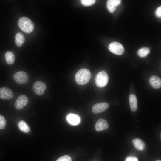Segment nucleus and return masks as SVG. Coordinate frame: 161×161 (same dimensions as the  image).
<instances>
[{
  "label": "nucleus",
  "instance_id": "1",
  "mask_svg": "<svg viewBox=\"0 0 161 161\" xmlns=\"http://www.w3.org/2000/svg\"><path fill=\"white\" fill-rule=\"evenodd\" d=\"M91 77L90 71L86 69L83 68L78 71L75 75V78L77 83L80 85L87 83Z\"/></svg>",
  "mask_w": 161,
  "mask_h": 161
},
{
  "label": "nucleus",
  "instance_id": "2",
  "mask_svg": "<svg viewBox=\"0 0 161 161\" xmlns=\"http://www.w3.org/2000/svg\"><path fill=\"white\" fill-rule=\"evenodd\" d=\"M19 28L23 31L26 33L32 32L34 28V25L32 21L26 17L20 18L18 21Z\"/></svg>",
  "mask_w": 161,
  "mask_h": 161
},
{
  "label": "nucleus",
  "instance_id": "3",
  "mask_svg": "<svg viewBox=\"0 0 161 161\" xmlns=\"http://www.w3.org/2000/svg\"><path fill=\"white\" fill-rule=\"evenodd\" d=\"M108 76L106 72L103 70L98 72L95 79L96 85L100 87L105 86L108 83Z\"/></svg>",
  "mask_w": 161,
  "mask_h": 161
},
{
  "label": "nucleus",
  "instance_id": "4",
  "mask_svg": "<svg viewBox=\"0 0 161 161\" xmlns=\"http://www.w3.org/2000/svg\"><path fill=\"white\" fill-rule=\"evenodd\" d=\"M109 49L112 52L118 55L122 54L124 51V48L122 45L117 42H113L110 43L109 46Z\"/></svg>",
  "mask_w": 161,
  "mask_h": 161
},
{
  "label": "nucleus",
  "instance_id": "5",
  "mask_svg": "<svg viewBox=\"0 0 161 161\" xmlns=\"http://www.w3.org/2000/svg\"><path fill=\"white\" fill-rule=\"evenodd\" d=\"M13 77L15 81L19 84L26 83L29 79L28 74L23 71H20L15 73Z\"/></svg>",
  "mask_w": 161,
  "mask_h": 161
},
{
  "label": "nucleus",
  "instance_id": "6",
  "mask_svg": "<svg viewBox=\"0 0 161 161\" xmlns=\"http://www.w3.org/2000/svg\"><path fill=\"white\" fill-rule=\"evenodd\" d=\"M46 88V84L41 81H38L35 82L32 86V89L34 92L39 96L42 95L44 93Z\"/></svg>",
  "mask_w": 161,
  "mask_h": 161
},
{
  "label": "nucleus",
  "instance_id": "7",
  "mask_svg": "<svg viewBox=\"0 0 161 161\" xmlns=\"http://www.w3.org/2000/svg\"><path fill=\"white\" fill-rule=\"evenodd\" d=\"M28 99L25 95H22L19 96L15 102V107L18 109H21L27 104Z\"/></svg>",
  "mask_w": 161,
  "mask_h": 161
},
{
  "label": "nucleus",
  "instance_id": "8",
  "mask_svg": "<svg viewBox=\"0 0 161 161\" xmlns=\"http://www.w3.org/2000/svg\"><path fill=\"white\" fill-rule=\"evenodd\" d=\"M109 106V104L106 102L98 103L92 106V111L94 114H98L105 111Z\"/></svg>",
  "mask_w": 161,
  "mask_h": 161
},
{
  "label": "nucleus",
  "instance_id": "9",
  "mask_svg": "<svg viewBox=\"0 0 161 161\" xmlns=\"http://www.w3.org/2000/svg\"><path fill=\"white\" fill-rule=\"evenodd\" d=\"M13 94L10 89L5 87L0 88V98L3 99H11L13 98Z\"/></svg>",
  "mask_w": 161,
  "mask_h": 161
},
{
  "label": "nucleus",
  "instance_id": "10",
  "mask_svg": "<svg viewBox=\"0 0 161 161\" xmlns=\"http://www.w3.org/2000/svg\"><path fill=\"white\" fill-rule=\"evenodd\" d=\"M109 127V124L107 120L103 119H99L95 125V130L100 131L107 129Z\"/></svg>",
  "mask_w": 161,
  "mask_h": 161
},
{
  "label": "nucleus",
  "instance_id": "11",
  "mask_svg": "<svg viewBox=\"0 0 161 161\" xmlns=\"http://www.w3.org/2000/svg\"><path fill=\"white\" fill-rule=\"evenodd\" d=\"M66 120L71 125H76L78 124L81 121L80 117L76 114H69L66 116Z\"/></svg>",
  "mask_w": 161,
  "mask_h": 161
},
{
  "label": "nucleus",
  "instance_id": "12",
  "mask_svg": "<svg viewBox=\"0 0 161 161\" xmlns=\"http://www.w3.org/2000/svg\"><path fill=\"white\" fill-rule=\"evenodd\" d=\"M121 0H109L107 1V7L110 13L114 12L117 6L120 4Z\"/></svg>",
  "mask_w": 161,
  "mask_h": 161
},
{
  "label": "nucleus",
  "instance_id": "13",
  "mask_svg": "<svg viewBox=\"0 0 161 161\" xmlns=\"http://www.w3.org/2000/svg\"><path fill=\"white\" fill-rule=\"evenodd\" d=\"M149 82L151 85L155 89L159 88L161 86V79L157 76H151L149 79Z\"/></svg>",
  "mask_w": 161,
  "mask_h": 161
},
{
  "label": "nucleus",
  "instance_id": "14",
  "mask_svg": "<svg viewBox=\"0 0 161 161\" xmlns=\"http://www.w3.org/2000/svg\"><path fill=\"white\" fill-rule=\"evenodd\" d=\"M130 105L131 110L135 111L137 108V100L136 95L133 94H131L129 97Z\"/></svg>",
  "mask_w": 161,
  "mask_h": 161
},
{
  "label": "nucleus",
  "instance_id": "15",
  "mask_svg": "<svg viewBox=\"0 0 161 161\" xmlns=\"http://www.w3.org/2000/svg\"><path fill=\"white\" fill-rule=\"evenodd\" d=\"M132 142L134 146L138 150H142L145 148V143L139 138L134 139Z\"/></svg>",
  "mask_w": 161,
  "mask_h": 161
},
{
  "label": "nucleus",
  "instance_id": "16",
  "mask_svg": "<svg viewBox=\"0 0 161 161\" xmlns=\"http://www.w3.org/2000/svg\"><path fill=\"white\" fill-rule=\"evenodd\" d=\"M5 57L7 64L11 65L14 63L15 60V56L13 52L9 51H7L5 53Z\"/></svg>",
  "mask_w": 161,
  "mask_h": 161
},
{
  "label": "nucleus",
  "instance_id": "17",
  "mask_svg": "<svg viewBox=\"0 0 161 161\" xmlns=\"http://www.w3.org/2000/svg\"><path fill=\"white\" fill-rule=\"evenodd\" d=\"M25 39L24 36L21 33L19 32L16 34L15 42L17 46H21L24 42Z\"/></svg>",
  "mask_w": 161,
  "mask_h": 161
},
{
  "label": "nucleus",
  "instance_id": "18",
  "mask_svg": "<svg viewBox=\"0 0 161 161\" xmlns=\"http://www.w3.org/2000/svg\"><path fill=\"white\" fill-rule=\"evenodd\" d=\"M18 126L20 130L24 132L28 133L30 131L29 126L24 121L21 120L19 121Z\"/></svg>",
  "mask_w": 161,
  "mask_h": 161
},
{
  "label": "nucleus",
  "instance_id": "19",
  "mask_svg": "<svg viewBox=\"0 0 161 161\" xmlns=\"http://www.w3.org/2000/svg\"><path fill=\"white\" fill-rule=\"evenodd\" d=\"M150 52V49L148 47H144L139 49L137 52L138 55L141 57L146 56Z\"/></svg>",
  "mask_w": 161,
  "mask_h": 161
},
{
  "label": "nucleus",
  "instance_id": "20",
  "mask_svg": "<svg viewBox=\"0 0 161 161\" xmlns=\"http://www.w3.org/2000/svg\"><path fill=\"white\" fill-rule=\"evenodd\" d=\"M81 2L82 4L85 6H89L93 4L95 2V0H82Z\"/></svg>",
  "mask_w": 161,
  "mask_h": 161
},
{
  "label": "nucleus",
  "instance_id": "21",
  "mask_svg": "<svg viewBox=\"0 0 161 161\" xmlns=\"http://www.w3.org/2000/svg\"><path fill=\"white\" fill-rule=\"evenodd\" d=\"M6 123L5 118L2 115H0V129H4L6 126Z\"/></svg>",
  "mask_w": 161,
  "mask_h": 161
},
{
  "label": "nucleus",
  "instance_id": "22",
  "mask_svg": "<svg viewBox=\"0 0 161 161\" xmlns=\"http://www.w3.org/2000/svg\"><path fill=\"white\" fill-rule=\"evenodd\" d=\"M56 161H72V159L69 156L65 155L60 157Z\"/></svg>",
  "mask_w": 161,
  "mask_h": 161
},
{
  "label": "nucleus",
  "instance_id": "23",
  "mask_svg": "<svg viewBox=\"0 0 161 161\" xmlns=\"http://www.w3.org/2000/svg\"><path fill=\"white\" fill-rule=\"evenodd\" d=\"M125 161H138V159L135 157L131 156L128 157Z\"/></svg>",
  "mask_w": 161,
  "mask_h": 161
},
{
  "label": "nucleus",
  "instance_id": "24",
  "mask_svg": "<svg viewBox=\"0 0 161 161\" xmlns=\"http://www.w3.org/2000/svg\"><path fill=\"white\" fill-rule=\"evenodd\" d=\"M155 14L156 16L158 17L161 16V7L160 6L156 10L155 12Z\"/></svg>",
  "mask_w": 161,
  "mask_h": 161
},
{
  "label": "nucleus",
  "instance_id": "25",
  "mask_svg": "<svg viewBox=\"0 0 161 161\" xmlns=\"http://www.w3.org/2000/svg\"><path fill=\"white\" fill-rule=\"evenodd\" d=\"M156 161H161V160H156Z\"/></svg>",
  "mask_w": 161,
  "mask_h": 161
}]
</instances>
